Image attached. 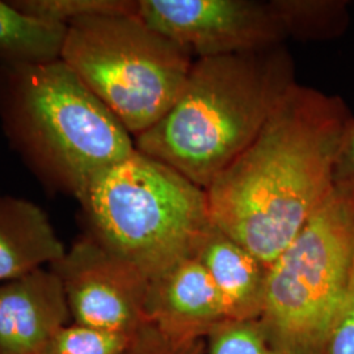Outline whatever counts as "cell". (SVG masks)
<instances>
[{
    "mask_svg": "<svg viewBox=\"0 0 354 354\" xmlns=\"http://www.w3.org/2000/svg\"><path fill=\"white\" fill-rule=\"evenodd\" d=\"M353 121L340 97L292 83L206 189L215 227L272 266L335 188Z\"/></svg>",
    "mask_w": 354,
    "mask_h": 354,
    "instance_id": "1",
    "label": "cell"
},
{
    "mask_svg": "<svg viewBox=\"0 0 354 354\" xmlns=\"http://www.w3.org/2000/svg\"><path fill=\"white\" fill-rule=\"evenodd\" d=\"M292 83L282 46L198 58L171 109L134 138L136 150L206 190L251 145Z\"/></svg>",
    "mask_w": 354,
    "mask_h": 354,
    "instance_id": "2",
    "label": "cell"
},
{
    "mask_svg": "<svg viewBox=\"0 0 354 354\" xmlns=\"http://www.w3.org/2000/svg\"><path fill=\"white\" fill-rule=\"evenodd\" d=\"M0 121L38 180L76 200L136 151L125 127L62 59L0 64Z\"/></svg>",
    "mask_w": 354,
    "mask_h": 354,
    "instance_id": "3",
    "label": "cell"
},
{
    "mask_svg": "<svg viewBox=\"0 0 354 354\" xmlns=\"http://www.w3.org/2000/svg\"><path fill=\"white\" fill-rule=\"evenodd\" d=\"M92 238L155 279L194 257L213 227L206 190L136 150L79 197Z\"/></svg>",
    "mask_w": 354,
    "mask_h": 354,
    "instance_id": "4",
    "label": "cell"
},
{
    "mask_svg": "<svg viewBox=\"0 0 354 354\" xmlns=\"http://www.w3.org/2000/svg\"><path fill=\"white\" fill-rule=\"evenodd\" d=\"M354 188L335 185L269 266L259 323L281 354H324L352 273Z\"/></svg>",
    "mask_w": 354,
    "mask_h": 354,
    "instance_id": "5",
    "label": "cell"
},
{
    "mask_svg": "<svg viewBox=\"0 0 354 354\" xmlns=\"http://www.w3.org/2000/svg\"><path fill=\"white\" fill-rule=\"evenodd\" d=\"M61 59L133 138L171 109L194 62L190 53L146 26L137 13L71 23Z\"/></svg>",
    "mask_w": 354,
    "mask_h": 354,
    "instance_id": "6",
    "label": "cell"
},
{
    "mask_svg": "<svg viewBox=\"0 0 354 354\" xmlns=\"http://www.w3.org/2000/svg\"><path fill=\"white\" fill-rule=\"evenodd\" d=\"M137 15L197 59L269 50L289 37L273 0H138Z\"/></svg>",
    "mask_w": 354,
    "mask_h": 354,
    "instance_id": "7",
    "label": "cell"
},
{
    "mask_svg": "<svg viewBox=\"0 0 354 354\" xmlns=\"http://www.w3.org/2000/svg\"><path fill=\"white\" fill-rule=\"evenodd\" d=\"M49 268L61 279L73 323L127 336L147 323L150 279L87 232Z\"/></svg>",
    "mask_w": 354,
    "mask_h": 354,
    "instance_id": "8",
    "label": "cell"
},
{
    "mask_svg": "<svg viewBox=\"0 0 354 354\" xmlns=\"http://www.w3.org/2000/svg\"><path fill=\"white\" fill-rule=\"evenodd\" d=\"M147 323L176 337L206 339L228 320L213 279L196 257H188L150 279Z\"/></svg>",
    "mask_w": 354,
    "mask_h": 354,
    "instance_id": "9",
    "label": "cell"
},
{
    "mask_svg": "<svg viewBox=\"0 0 354 354\" xmlns=\"http://www.w3.org/2000/svg\"><path fill=\"white\" fill-rule=\"evenodd\" d=\"M68 323L64 286L50 268L0 283V354H39Z\"/></svg>",
    "mask_w": 354,
    "mask_h": 354,
    "instance_id": "10",
    "label": "cell"
},
{
    "mask_svg": "<svg viewBox=\"0 0 354 354\" xmlns=\"http://www.w3.org/2000/svg\"><path fill=\"white\" fill-rule=\"evenodd\" d=\"M194 257L213 279L230 322L260 319L266 304L268 266L214 225Z\"/></svg>",
    "mask_w": 354,
    "mask_h": 354,
    "instance_id": "11",
    "label": "cell"
},
{
    "mask_svg": "<svg viewBox=\"0 0 354 354\" xmlns=\"http://www.w3.org/2000/svg\"><path fill=\"white\" fill-rule=\"evenodd\" d=\"M66 250L38 205L0 196V283L53 266Z\"/></svg>",
    "mask_w": 354,
    "mask_h": 354,
    "instance_id": "12",
    "label": "cell"
},
{
    "mask_svg": "<svg viewBox=\"0 0 354 354\" xmlns=\"http://www.w3.org/2000/svg\"><path fill=\"white\" fill-rule=\"evenodd\" d=\"M67 26L37 19L0 0V64L28 66L59 61Z\"/></svg>",
    "mask_w": 354,
    "mask_h": 354,
    "instance_id": "13",
    "label": "cell"
},
{
    "mask_svg": "<svg viewBox=\"0 0 354 354\" xmlns=\"http://www.w3.org/2000/svg\"><path fill=\"white\" fill-rule=\"evenodd\" d=\"M288 36L329 38L339 36L348 24L346 1L273 0Z\"/></svg>",
    "mask_w": 354,
    "mask_h": 354,
    "instance_id": "14",
    "label": "cell"
},
{
    "mask_svg": "<svg viewBox=\"0 0 354 354\" xmlns=\"http://www.w3.org/2000/svg\"><path fill=\"white\" fill-rule=\"evenodd\" d=\"M11 3L30 16L66 26L96 15L138 12V0H15Z\"/></svg>",
    "mask_w": 354,
    "mask_h": 354,
    "instance_id": "15",
    "label": "cell"
},
{
    "mask_svg": "<svg viewBox=\"0 0 354 354\" xmlns=\"http://www.w3.org/2000/svg\"><path fill=\"white\" fill-rule=\"evenodd\" d=\"M134 336L109 333L71 322L51 336L39 354H124Z\"/></svg>",
    "mask_w": 354,
    "mask_h": 354,
    "instance_id": "16",
    "label": "cell"
},
{
    "mask_svg": "<svg viewBox=\"0 0 354 354\" xmlns=\"http://www.w3.org/2000/svg\"><path fill=\"white\" fill-rule=\"evenodd\" d=\"M205 354H281L266 339L259 320L226 322L206 337Z\"/></svg>",
    "mask_w": 354,
    "mask_h": 354,
    "instance_id": "17",
    "label": "cell"
},
{
    "mask_svg": "<svg viewBox=\"0 0 354 354\" xmlns=\"http://www.w3.org/2000/svg\"><path fill=\"white\" fill-rule=\"evenodd\" d=\"M206 339L176 337L146 323L124 354H205Z\"/></svg>",
    "mask_w": 354,
    "mask_h": 354,
    "instance_id": "18",
    "label": "cell"
},
{
    "mask_svg": "<svg viewBox=\"0 0 354 354\" xmlns=\"http://www.w3.org/2000/svg\"><path fill=\"white\" fill-rule=\"evenodd\" d=\"M324 354H354V257L349 283L329 330Z\"/></svg>",
    "mask_w": 354,
    "mask_h": 354,
    "instance_id": "19",
    "label": "cell"
},
{
    "mask_svg": "<svg viewBox=\"0 0 354 354\" xmlns=\"http://www.w3.org/2000/svg\"><path fill=\"white\" fill-rule=\"evenodd\" d=\"M335 185L354 188V121L337 160Z\"/></svg>",
    "mask_w": 354,
    "mask_h": 354,
    "instance_id": "20",
    "label": "cell"
}]
</instances>
